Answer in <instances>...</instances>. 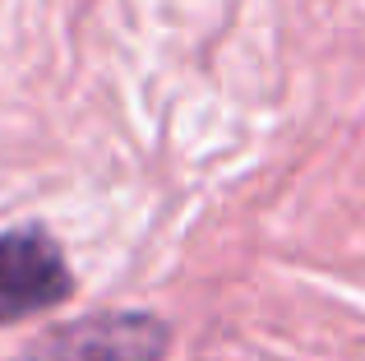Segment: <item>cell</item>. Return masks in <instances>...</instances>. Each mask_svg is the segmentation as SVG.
<instances>
[{"label":"cell","mask_w":365,"mask_h":361,"mask_svg":"<svg viewBox=\"0 0 365 361\" xmlns=\"http://www.w3.org/2000/svg\"><path fill=\"white\" fill-rule=\"evenodd\" d=\"M74 292L70 264L42 227H14L0 236V325L56 310Z\"/></svg>","instance_id":"obj_1"},{"label":"cell","mask_w":365,"mask_h":361,"mask_svg":"<svg viewBox=\"0 0 365 361\" xmlns=\"http://www.w3.org/2000/svg\"><path fill=\"white\" fill-rule=\"evenodd\" d=\"M171 329L158 315H93L61 325L19 361H162Z\"/></svg>","instance_id":"obj_2"}]
</instances>
